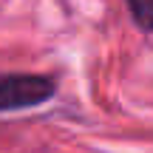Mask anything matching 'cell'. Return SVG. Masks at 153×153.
<instances>
[{"instance_id": "cell-1", "label": "cell", "mask_w": 153, "mask_h": 153, "mask_svg": "<svg viewBox=\"0 0 153 153\" xmlns=\"http://www.w3.org/2000/svg\"><path fill=\"white\" fill-rule=\"evenodd\" d=\"M60 94V76L45 71H0V114L43 108Z\"/></svg>"}, {"instance_id": "cell-2", "label": "cell", "mask_w": 153, "mask_h": 153, "mask_svg": "<svg viewBox=\"0 0 153 153\" xmlns=\"http://www.w3.org/2000/svg\"><path fill=\"white\" fill-rule=\"evenodd\" d=\"M133 26L142 34H153V0H125Z\"/></svg>"}]
</instances>
